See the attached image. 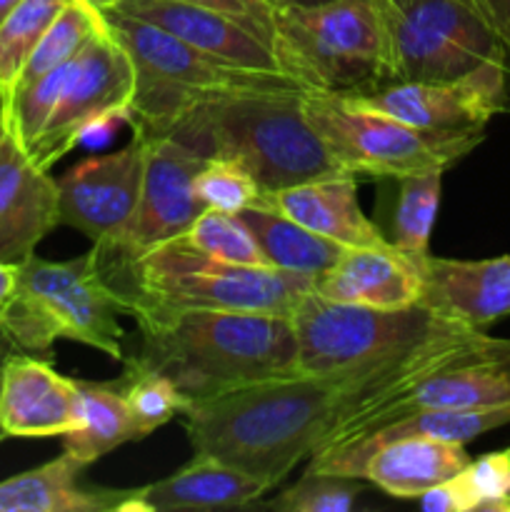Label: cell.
<instances>
[{"instance_id": "obj_1", "label": "cell", "mask_w": 510, "mask_h": 512, "mask_svg": "<svg viewBox=\"0 0 510 512\" xmlns=\"http://www.w3.org/2000/svg\"><path fill=\"white\" fill-rule=\"evenodd\" d=\"M478 360H510V338L455 325L335 373L293 375L190 403L185 430L195 453L225 460L273 490L300 463L340 443L375 408L433 373Z\"/></svg>"}, {"instance_id": "obj_2", "label": "cell", "mask_w": 510, "mask_h": 512, "mask_svg": "<svg viewBox=\"0 0 510 512\" xmlns=\"http://www.w3.org/2000/svg\"><path fill=\"white\" fill-rule=\"evenodd\" d=\"M135 323L140 348L130 360L168 375L188 405L300 375L295 330L283 315L185 310Z\"/></svg>"}, {"instance_id": "obj_3", "label": "cell", "mask_w": 510, "mask_h": 512, "mask_svg": "<svg viewBox=\"0 0 510 512\" xmlns=\"http://www.w3.org/2000/svg\"><path fill=\"white\" fill-rule=\"evenodd\" d=\"M305 90L243 93L203 100L158 133L208 158L240 160L265 193L343 175L303 110Z\"/></svg>"}, {"instance_id": "obj_4", "label": "cell", "mask_w": 510, "mask_h": 512, "mask_svg": "<svg viewBox=\"0 0 510 512\" xmlns=\"http://www.w3.org/2000/svg\"><path fill=\"white\" fill-rule=\"evenodd\" d=\"M100 258V255H98ZM100 270L120 295L125 315L185 313V310H228L268 313L290 318L313 278L278 268H250L225 263L173 238L130 260L100 258Z\"/></svg>"}, {"instance_id": "obj_5", "label": "cell", "mask_w": 510, "mask_h": 512, "mask_svg": "<svg viewBox=\"0 0 510 512\" xmlns=\"http://www.w3.org/2000/svg\"><path fill=\"white\" fill-rule=\"evenodd\" d=\"M125 305L100 270L98 250L73 260L30 255L18 265V285L0 328L23 353L48 358L55 340L88 345L113 360H125L120 325Z\"/></svg>"}, {"instance_id": "obj_6", "label": "cell", "mask_w": 510, "mask_h": 512, "mask_svg": "<svg viewBox=\"0 0 510 512\" xmlns=\"http://www.w3.org/2000/svg\"><path fill=\"white\" fill-rule=\"evenodd\" d=\"M110 30L135 70L128 123L138 133H158L203 100L243 93L305 90L285 73H260L200 53L168 30L120 10L105 13Z\"/></svg>"}, {"instance_id": "obj_7", "label": "cell", "mask_w": 510, "mask_h": 512, "mask_svg": "<svg viewBox=\"0 0 510 512\" xmlns=\"http://www.w3.org/2000/svg\"><path fill=\"white\" fill-rule=\"evenodd\" d=\"M273 53L305 90L368 93L393 83L390 45L373 0H328L275 10Z\"/></svg>"}, {"instance_id": "obj_8", "label": "cell", "mask_w": 510, "mask_h": 512, "mask_svg": "<svg viewBox=\"0 0 510 512\" xmlns=\"http://www.w3.org/2000/svg\"><path fill=\"white\" fill-rule=\"evenodd\" d=\"M390 45L395 80H450L498 65L510 48L488 0H373Z\"/></svg>"}, {"instance_id": "obj_9", "label": "cell", "mask_w": 510, "mask_h": 512, "mask_svg": "<svg viewBox=\"0 0 510 512\" xmlns=\"http://www.w3.org/2000/svg\"><path fill=\"white\" fill-rule=\"evenodd\" d=\"M303 110L325 148L350 175L405 178L448 170L483 143L485 133H433L358 108L338 93L305 90Z\"/></svg>"}, {"instance_id": "obj_10", "label": "cell", "mask_w": 510, "mask_h": 512, "mask_svg": "<svg viewBox=\"0 0 510 512\" xmlns=\"http://www.w3.org/2000/svg\"><path fill=\"white\" fill-rule=\"evenodd\" d=\"M290 323L298 343L300 375L335 373L460 325L440 318L423 305L385 310L335 303L315 293V288L303 295L290 315Z\"/></svg>"}, {"instance_id": "obj_11", "label": "cell", "mask_w": 510, "mask_h": 512, "mask_svg": "<svg viewBox=\"0 0 510 512\" xmlns=\"http://www.w3.org/2000/svg\"><path fill=\"white\" fill-rule=\"evenodd\" d=\"M133 88V63L105 20V28L65 68L53 113L30 148H25L28 158L40 170H50L93 130L115 120L128 123Z\"/></svg>"}, {"instance_id": "obj_12", "label": "cell", "mask_w": 510, "mask_h": 512, "mask_svg": "<svg viewBox=\"0 0 510 512\" xmlns=\"http://www.w3.org/2000/svg\"><path fill=\"white\" fill-rule=\"evenodd\" d=\"M343 98L433 133H485L510 108V70L488 65L450 80H395Z\"/></svg>"}, {"instance_id": "obj_13", "label": "cell", "mask_w": 510, "mask_h": 512, "mask_svg": "<svg viewBox=\"0 0 510 512\" xmlns=\"http://www.w3.org/2000/svg\"><path fill=\"white\" fill-rule=\"evenodd\" d=\"M143 138L145 170L138 205L115 243L105 248L93 245L100 258H138L155 245L180 238L205 210L203 200L195 195V175L205 160L165 135H143Z\"/></svg>"}, {"instance_id": "obj_14", "label": "cell", "mask_w": 510, "mask_h": 512, "mask_svg": "<svg viewBox=\"0 0 510 512\" xmlns=\"http://www.w3.org/2000/svg\"><path fill=\"white\" fill-rule=\"evenodd\" d=\"M143 170L145 138L135 130L123 148L75 163L55 178L58 223L83 233L95 248L115 243L135 213Z\"/></svg>"}, {"instance_id": "obj_15", "label": "cell", "mask_w": 510, "mask_h": 512, "mask_svg": "<svg viewBox=\"0 0 510 512\" xmlns=\"http://www.w3.org/2000/svg\"><path fill=\"white\" fill-rule=\"evenodd\" d=\"M0 425L8 438H65L83 425L78 380L48 358L15 350L3 368Z\"/></svg>"}, {"instance_id": "obj_16", "label": "cell", "mask_w": 510, "mask_h": 512, "mask_svg": "<svg viewBox=\"0 0 510 512\" xmlns=\"http://www.w3.org/2000/svg\"><path fill=\"white\" fill-rule=\"evenodd\" d=\"M418 305L465 328L485 330L510 318V255L485 260L420 258Z\"/></svg>"}, {"instance_id": "obj_17", "label": "cell", "mask_w": 510, "mask_h": 512, "mask_svg": "<svg viewBox=\"0 0 510 512\" xmlns=\"http://www.w3.org/2000/svg\"><path fill=\"white\" fill-rule=\"evenodd\" d=\"M58 225L55 178L10 133L0 145V258L20 265Z\"/></svg>"}, {"instance_id": "obj_18", "label": "cell", "mask_w": 510, "mask_h": 512, "mask_svg": "<svg viewBox=\"0 0 510 512\" xmlns=\"http://www.w3.org/2000/svg\"><path fill=\"white\" fill-rule=\"evenodd\" d=\"M115 10L148 20L223 63L260 73H283L273 48L263 38L245 28L240 20L218 10L200 8L183 0H125Z\"/></svg>"}, {"instance_id": "obj_19", "label": "cell", "mask_w": 510, "mask_h": 512, "mask_svg": "<svg viewBox=\"0 0 510 512\" xmlns=\"http://www.w3.org/2000/svg\"><path fill=\"white\" fill-rule=\"evenodd\" d=\"M315 293L335 303L368 308H410L423 295L420 258L388 245L345 248L340 258L315 278Z\"/></svg>"}, {"instance_id": "obj_20", "label": "cell", "mask_w": 510, "mask_h": 512, "mask_svg": "<svg viewBox=\"0 0 510 512\" xmlns=\"http://www.w3.org/2000/svg\"><path fill=\"white\" fill-rule=\"evenodd\" d=\"M503 403H510V360H478V363L458 365V368L433 373L405 395L375 408L333 448L355 443L378 430L380 425L420 413V410L490 408V405Z\"/></svg>"}, {"instance_id": "obj_21", "label": "cell", "mask_w": 510, "mask_h": 512, "mask_svg": "<svg viewBox=\"0 0 510 512\" xmlns=\"http://www.w3.org/2000/svg\"><path fill=\"white\" fill-rule=\"evenodd\" d=\"M470 463L465 445L435 438H395L348 460L333 475L360 478L398 500H418L425 490L458 475Z\"/></svg>"}, {"instance_id": "obj_22", "label": "cell", "mask_w": 510, "mask_h": 512, "mask_svg": "<svg viewBox=\"0 0 510 512\" xmlns=\"http://www.w3.org/2000/svg\"><path fill=\"white\" fill-rule=\"evenodd\" d=\"M265 493L270 488L255 475L213 455L195 453L190 463L168 478L135 488L125 512L255 508Z\"/></svg>"}, {"instance_id": "obj_23", "label": "cell", "mask_w": 510, "mask_h": 512, "mask_svg": "<svg viewBox=\"0 0 510 512\" xmlns=\"http://www.w3.org/2000/svg\"><path fill=\"white\" fill-rule=\"evenodd\" d=\"M258 205L288 215L290 220L343 248L390 243L383 230L360 208L358 180L350 173L263 193Z\"/></svg>"}, {"instance_id": "obj_24", "label": "cell", "mask_w": 510, "mask_h": 512, "mask_svg": "<svg viewBox=\"0 0 510 512\" xmlns=\"http://www.w3.org/2000/svg\"><path fill=\"white\" fill-rule=\"evenodd\" d=\"M88 468L70 453L0 480V512H125L133 490L85 485Z\"/></svg>"}, {"instance_id": "obj_25", "label": "cell", "mask_w": 510, "mask_h": 512, "mask_svg": "<svg viewBox=\"0 0 510 512\" xmlns=\"http://www.w3.org/2000/svg\"><path fill=\"white\" fill-rule=\"evenodd\" d=\"M503 425H510V403L465 410H420V413L405 415V418L380 425L378 430L355 440V443L338 445V448H328L323 453L313 455L305 468L318 470V473H333L343 463L360 458V455L378 448V445L390 443L395 438H410V435L465 445L470 440L480 438V435L490 433V430L503 428Z\"/></svg>"}, {"instance_id": "obj_26", "label": "cell", "mask_w": 510, "mask_h": 512, "mask_svg": "<svg viewBox=\"0 0 510 512\" xmlns=\"http://www.w3.org/2000/svg\"><path fill=\"white\" fill-rule=\"evenodd\" d=\"M240 218L263 248L265 258L273 268L285 273L320 278L343 253V245L313 233L305 225L295 223L278 210L253 205L240 210Z\"/></svg>"}, {"instance_id": "obj_27", "label": "cell", "mask_w": 510, "mask_h": 512, "mask_svg": "<svg viewBox=\"0 0 510 512\" xmlns=\"http://www.w3.org/2000/svg\"><path fill=\"white\" fill-rule=\"evenodd\" d=\"M83 425L63 438V450L80 463L93 465L115 448L140 440V430L125 403L123 383H90L78 380Z\"/></svg>"}, {"instance_id": "obj_28", "label": "cell", "mask_w": 510, "mask_h": 512, "mask_svg": "<svg viewBox=\"0 0 510 512\" xmlns=\"http://www.w3.org/2000/svg\"><path fill=\"white\" fill-rule=\"evenodd\" d=\"M443 173L445 170H428V173L398 178L400 195L390 243L413 258L430 255V235L438 220L440 195H443Z\"/></svg>"}, {"instance_id": "obj_29", "label": "cell", "mask_w": 510, "mask_h": 512, "mask_svg": "<svg viewBox=\"0 0 510 512\" xmlns=\"http://www.w3.org/2000/svg\"><path fill=\"white\" fill-rule=\"evenodd\" d=\"M103 28L105 13L95 10L93 5H88L85 0H68V3L63 5V10L55 15L50 28L45 30L40 43L35 45L33 55H30L23 73H20L18 85L30 83V80L40 78V75L58 68V65L73 60L75 55L85 48V43ZM18 85H15V88H18Z\"/></svg>"}, {"instance_id": "obj_30", "label": "cell", "mask_w": 510, "mask_h": 512, "mask_svg": "<svg viewBox=\"0 0 510 512\" xmlns=\"http://www.w3.org/2000/svg\"><path fill=\"white\" fill-rule=\"evenodd\" d=\"M68 0H20L0 23V90L13 95L25 63Z\"/></svg>"}, {"instance_id": "obj_31", "label": "cell", "mask_w": 510, "mask_h": 512, "mask_svg": "<svg viewBox=\"0 0 510 512\" xmlns=\"http://www.w3.org/2000/svg\"><path fill=\"white\" fill-rule=\"evenodd\" d=\"M180 238L205 255L250 268H273L263 248L238 213L205 208Z\"/></svg>"}, {"instance_id": "obj_32", "label": "cell", "mask_w": 510, "mask_h": 512, "mask_svg": "<svg viewBox=\"0 0 510 512\" xmlns=\"http://www.w3.org/2000/svg\"><path fill=\"white\" fill-rule=\"evenodd\" d=\"M130 415L140 430V438L155 433L168 425L175 415H183L188 408V398L178 390V385L163 373L140 368L128 360V370L120 378Z\"/></svg>"}, {"instance_id": "obj_33", "label": "cell", "mask_w": 510, "mask_h": 512, "mask_svg": "<svg viewBox=\"0 0 510 512\" xmlns=\"http://www.w3.org/2000/svg\"><path fill=\"white\" fill-rule=\"evenodd\" d=\"M363 495V480L308 470L263 508L278 512H348Z\"/></svg>"}, {"instance_id": "obj_34", "label": "cell", "mask_w": 510, "mask_h": 512, "mask_svg": "<svg viewBox=\"0 0 510 512\" xmlns=\"http://www.w3.org/2000/svg\"><path fill=\"white\" fill-rule=\"evenodd\" d=\"M263 193L255 175L233 158H208L195 175V195L203 200L205 208L240 213L258 205Z\"/></svg>"}, {"instance_id": "obj_35", "label": "cell", "mask_w": 510, "mask_h": 512, "mask_svg": "<svg viewBox=\"0 0 510 512\" xmlns=\"http://www.w3.org/2000/svg\"><path fill=\"white\" fill-rule=\"evenodd\" d=\"M460 510L485 512L493 500L510 498V448L485 453L470 460L458 475H453Z\"/></svg>"}, {"instance_id": "obj_36", "label": "cell", "mask_w": 510, "mask_h": 512, "mask_svg": "<svg viewBox=\"0 0 510 512\" xmlns=\"http://www.w3.org/2000/svg\"><path fill=\"white\" fill-rule=\"evenodd\" d=\"M183 3L200 5V8L218 10V13L230 15V18L240 20L245 28L253 30L258 38L273 48V23H275V8L270 0H183Z\"/></svg>"}, {"instance_id": "obj_37", "label": "cell", "mask_w": 510, "mask_h": 512, "mask_svg": "<svg viewBox=\"0 0 510 512\" xmlns=\"http://www.w3.org/2000/svg\"><path fill=\"white\" fill-rule=\"evenodd\" d=\"M15 285H18V265L5 263V260L0 258V315L8 308L10 298H13L15 293Z\"/></svg>"}, {"instance_id": "obj_38", "label": "cell", "mask_w": 510, "mask_h": 512, "mask_svg": "<svg viewBox=\"0 0 510 512\" xmlns=\"http://www.w3.org/2000/svg\"><path fill=\"white\" fill-rule=\"evenodd\" d=\"M490 10H493V18L498 23L500 33H503L505 43L510 48V0H488Z\"/></svg>"}, {"instance_id": "obj_39", "label": "cell", "mask_w": 510, "mask_h": 512, "mask_svg": "<svg viewBox=\"0 0 510 512\" xmlns=\"http://www.w3.org/2000/svg\"><path fill=\"white\" fill-rule=\"evenodd\" d=\"M15 345H13V340L8 338V335L3 333V328H0V385H3V368H5V363H8V358L10 355L15 353ZM8 438V435H5V430H3V425H0V443H3V440Z\"/></svg>"}, {"instance_id": "obj_40", "label": "cell", "mask_w": 510, "mask_h": 512, "mask_svg": "<svg viewBox=\"0 0 510 512\" xmlns=\"http://www.w3.org/2000/svg\"><path fill=\"white\" fill-rule=\"evenodd\" d=\"M10 135V120H8V95L0 90V145Z\"/></svg>"}, {"instance_id": "obj_41", "label": "cell", "mask_w": 510, "mask_h": 512, "mask_svg": "<svg viewBox=\"0 0 510 512\" xmlns=\"http://www.w3.org/2000/svg\"><path fill=\"white\" fill-rule=\"evenodd\" d=\"M318 3H328V0H270L275 10L278 8H293V5H318Z\"/></svg>"}, {"instance_id": "obj_42", "label": "cell", "mask_w": 510, "mask_h": 512, "mask_svg": "<svg viewBox=\"0 0 510 512\" xmlns=\"http://www.w3.org/2000/svg\"><path fill=\"white\" fill-rule=\"evenodd\" d=\"M85 3L93 5L95 10H100V13H110V10H115L120 3H125V0H85Z\"/></svg>"}, {"instance_id": "obj_43", "label": "cell", "mask_w": 510, "mask_h": 512, "mask_svg": "<svg viewBox=\"0 0 510 512\" xmlns=\"http://www.w3.org/2000/svg\"><path fill=\"white\" fill-rule=\"evenodd\" d=\"M18 3H20V0H0V23H3L5 15H8L10 10H13Z\"/></svg>"}]
</instances>
